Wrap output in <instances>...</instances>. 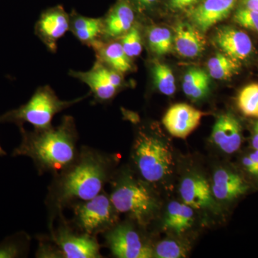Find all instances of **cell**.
Segmentation results:
<instances>
[{
    "instance_id": "7a4b0ae2",
    "label": "cell",
    "mask_w": 258,
    "mask_h": 258,
    "mask_svg": "<svg viewBox=\"0 0 258 258\" xmlns=\"http://www.w3.org/2000/svg\"><path fill=\"white\" fill-rule=\"evenodd\" d=\"M111 164L98 151L83 147L74 164L57 174L51 188L52 203L57 208L74 201H87L101 194L109 179Z\"/></svg>"
},
{
    "instance_id": "f546056e",
    "label": "cell",
    "mask_w": 258,
    "mask_h": 258,
    "mask_svg": "<svg viewBox=\"0 0 258 258\" xmlns=\"http://www.w3.org/2000/svg\"><path fill=\"white\" fill-rule=\"evenodd\" d=\"M21 254V249L16 242L10 241L0 244V258L19 257Z\"/></svg>"
},
{
    "instance_id": "cb8c5ba5",
    "label": "cell",
    "mask_w": 258,
    "mask_h": 258,
    "mask_svg": "<svg viewBox=\"0 0 258 258\" xmlns=\"http://www.w3.org/2000/svg\"><path fill=\"white\" fill-rule=\"evenodd\" d=\"M149 47L157 55L169 53L172 48L173 37L170 30L160 27H153L148 32Z\"/></svg>"
},
{
    "instance_id": "8992f818",
    "label": "cell",
    "mask_w": 258,
    "mask_h": 258,
    "mask_svg": "<svg viewBox=\"0 0 258 258\" xmlns=\"http://www.w3.org/2000/svg\"><path fill=\"white\" fill-rule=\"evenodd\" d=\"M75 221L84 233L95 237L117 225L118 211L110 197L99 194L91 200L79 202L75 205Z\"/></svg>"
},
{
    "instance_id": "836d02e7",
    "label": "cell",
    "mask_w": 258,
    "mask_h": 258,
    "mask_svg": "<svg viewBox=\"0 0 258 258\" xmlns=\"http://www.w3.org/2000/svg\"><path fill=\"white\" fill-rule=\"evenodd\" d=\"M243 8L258 13V0H243Z\"/></svg>"
},
{
    "instance_id": "d6986e66",
    "label": "cell",
    "mask_w": 258,
    "mask_h": 258,
    "mask_svg": "<svg viewBox=\"0 0 258 258\" xmlns=\"http://www.w3.org/2000/svg\"><path fill=\"white\" fill-rule=\"evenodd\" d=\"M97 60L119 74H125L132 70V62L125 53L120 42H108L99 40L92 47Z\"/></svg>"
},
{
    "instance_id": "277c9868",
    "label": "cell",
    "mask_w": 258,
    "mask_h": 258,
    "mask_svg": "<svg viewBox=\"0 0 258 258\" xmlns=\"http://www.w3.org/2000/svg\"><path fill=\"white\" fill-rule=\"evenodd\" d=\"M87 97L84 96L72 101H62L50 86H42L37 88L28 103L0 115V123H13L21 127L24 123H28L35 129L50 128L55 114Z\"/></svg>"
},
{
    "instance_id": "30bf717a",
    "label": "cell",
    "mask_w": 258,
    "mask_h": 258,
    "mask_svg": "<svg viewBox=\"0 0 258 258\" xmlns=\"http://www.w3.org/2000/svg\"><path fill=\"white\" fill-rule=\"evenodd\" d=\"M53 240L62 257L66 258H99L100 245L95 237L83 233L76 235L67 227L61 226L53 234Z\"/></svg>"
},
{
    "instance_id": "d590c367",
    "label": "cell",
    "mask_w": 258,
    "mask_h": 258,
    "mask_svg": "<svg viewBox=\"0 0 258 258\" xmlns=\"http://www.w3.org/2000/svg\"><path fill=\"white\" fill-rule=\"evenodd\" d=\"M249 157L253 161L254 165H255L256 169L257 172V179H258V150L254 149L253 152L249 154Z\"/></svg>"
},
{
    "instance_id": "5bb4252c",
    "label": "cell",
    "mask_w": 258,
    "mask_h": 258,
    "mask_svg": "<svg viewBox=\"0 0 258 258\" xmlns=\"http://www.w3.org/2000/svg\"><path fill=\"white\" fill-rule=\"evenodd\" d=\"M236 3L237 0H205L191 9L190 19L200 31H208L229 16Z\"/></svg>"
},
{
    "instance_id": "4fadbf2b",
    "label": "cell",
    "mask_w": 258,
    "mask_h": 258,
    "mask_svg": "<svg viewBox=\"0 0 258 258\" xmlns=\"http://www.w3.org/2000/svg\"><path fill=\"white\" fill-rule=\"evenodd\" d=\"M179 193L183 203L194 210H214L216 207L211 186L200 174H192L181 180Z\"/></svg>"
},
{
    "instance_id": "44dd1931",
    "label": "cell",
    "mask_w": 258,
    "mask_h": 258,
    "mask_svg": "<svg viewBox=\"0 0 258 258\" xmlns=\"http://www.w3.org/2000/svg\"><path fill=\"white\" fill-rule=\"evenodd\" d=\"M194 222V209L184 203L174 201L168 205L162 227L166 232L180 235L189 230Z\"/></svg>"
},
{
    "instance_id": "603a6c76",
    "label": "cell",
    "mask_w": 258,
    "mask_h": 258,
    "mask_svg": "<svg viewBox=\"0 0 258 258\" xmlns=\"http://www.w3.org/2000/svg\"><path fill=\"white\" fill-rule=\"evenodd\" d=\"M208 72L210 77L216 80H227L238 74L240 62L225 54L218 53L209 60Z\"/></svg>"
},
{
    "instance_id": "f1b7e54d",
    "label": "cell",
    "mask_w": 258,
    "mask_h": 258,
    "mask_svg": "<svg viewBox=\"0 0 258 258\" xmlns=\"http://www.w3.org/2000/svg\"><path fill=\"white\" fill-rule=\"evenodd\" d=\"M234 21L246 29L258 32V13L242 8L234 15Z\"/></svg>"
},
{
    "instance_id": "5b68a950",
    "label": "cell",
    "mask_w": 258,
    "mask_h": 258,
    "mask_svg": "<svg viewBox=\"0 0 258 258\" xmlns=\"http://www.w3.org/2000/svg\"><path fill=\"white\" fill-rule=\"evenodd\" d=\"M132 157L139 174L147 182H160L172 174V151L155 136L140 132L134 142Z\"/></svg>"
},
{
    "instance_id": "ffe728a7",
    "label": "cell",
    "mask_w": 258,
    "mask_h": 258,
    "mask_svg": "<svg viewBox=\"0 0 258 258\" xmlns=\"http://www.w3.org/2000/svg\"><path fill=\"white\" fill-rule=\"evenodd\" d=\"M71 17L70 31L80 42L92 47L101 40L103 30V18H88L73 11Z\"/></svg>"
},
{
    "instance_id": "8d00e7d4",
    "label": "cell",
    "mask_w": 258,
    "mask_h": 258,
    "mask_svg": "<svg viewBox=\"0 0 258 258\" xmlns=\"http://www.w3.org/2000/svg\"><path fill=\"white\" fill-rule=\"evenodd\" d=\"M5 155H6V152H5L4 150H3V148H2L1 146H0V156Z\"/></svg>"
},
{
    "instance_id": "83f0119b",
    "label": "cell",
    "mask_w": 258,
    "mask_h": 258,
    "mask_svg": "<svg viewBox=\"0 0 258 258\" xmlns=\"http://www.w3.org/2000/svg\"><path fill=\"white\" fill-rule=\"evenodd\" d=\"M120 38V43L130 58L140 55L142 52V38L137 24H134V26Z\"/></svg>"
},
{
    "instance_id": "1f68e13d",
    "label": "cell",
    "mask_w": 258,
    "mask_h": 258,
    "mask_svg": "<svg viewBox=\"0 0 258 258\" xmlns=\"http://www.w3.org/2000/svg\"><path fill=\"white\" fill-rule=\"evenodd\" d=\"M134 8L139 11L144 12L149 10L157 4L158 0H130Z\"/></svg>"
},
{
    "instance_id": "e0dca14e",
    "label": "cell",
    "mask_w": 258,
    "mask_h": 258,
    "mask_svg": "<svg viewBox=\"0 0 258 258\" xmlns=\"http://www.w3.org/2000/svg\"><path fill=\"white\" fill-rule=\"evenodd\" d=\"M215 42L225 55L237 62L248 58L252 54V40L245 32L231 27L219 29Z\"/></svg>"
},
{
    "instance_id": "e575fe53",
    "label": "cell",
    "mask_w": 258,
    "mask_h": 258,
    "mask_svg": "<svg viewBox=\"0 0 258 258\" xmlns=\"http://www.w3.org/2000/svg\"><path fill=\"white\" fill-rule=\"evenodd\" d=\"M251 145L252 149L258 150V121L254 127L253 133L251 139Z\"/></svg>"
},
{
    "instance_id": "7c38bea8",
    "label": "cell",
    "mask_w": 258,
    "mask_h": 258,
    "mask_svg": "<svg viewBox=\"0 0 258 258\" xmlns=\"http://www.w3.org/2000/svg\"><path fill=\"white\" fill-rule=\"evenodd\" d=\"M211 139L222 152L231 154L237 152L243 139L240 121L232 113L220 115L212 128Z\"/></svg>"
},
{
    "instance_id": "9a60e30c",
    "label": "cell",
    "mask_w": 258,
    "mask_h": 258,
    "mask_svg": "<svg viewBox=\"0 0 258 258\" xmlns=\"http://www.w3.org/2000/svg\"><path fill=\"white\" fill-rule=\"evenodd\" d=\"M135 8L130 0H118L103 18L101 40L120 38L135 24Z\"/></svg>"
},
{
    "instance_id": "52a82bcc",
    "label": "cell",
    "mask_w": 258,
    "mask_h": 258,
    "mask_svg": "<svg viewBox=\"0 0 258 258\" xmlns=\"http://www.w3.org/2000/svg\"><path fill=\"white\" fill-rule=\"evenodd\" d=\"M106 232L107 244L115 257H154L153 248L144 242L137 231L128 224L115 225Z\"/></svg>"
},
{
    "instance_id": "484cf974",
    "label": "cell",
    "mask_w": 258,
    "mask_h": 258,
    "mask_svg": "<svg viewBox=\"0 0 258 258\" xmlns=\"http://www.w3.org/2000/svg\"><path fill=\"white\" fill-rule=\"evenodd\" d=\"M152 72L158 90L166 96H172L176 91V83L170 68L165 64L155 62Z\"/></svg>"
},
{
    "instance_id": "6da1fadb",
    "label": "cell",
    "mask_w": 258,
    "mask_h": 258,
    "mask_svg": "<svg viewBox=\"0 0 258 258\" xmlns=\"http://www.w3.org/2000/svg\"><path fill=\"white\" fill-rule=\"evenodd\" d=\"M22 142L13 157L31 158L39 172L57 174L71 167L77 159L78 133L74 118L64 115L60 124L28 132L20 127Z\"/></svg>"
},
{
    "instance_id": "ba28073f",
    "label": "cell",
    "mask_w": 258,
    "mask_h": 258,
    "mask_svg": "<svg viewBox=\"0 0 258 258\" xmlns=\"http://www.w3.org/2000/svg\"><path fill=\"white\" fill-rule=\"evenodd\" d=\"M70 76L86 83L98 101L111 100L123 83L119 73L97 60L89 71L86 72L71 71Z\"/></svg>"
},
{
    "instance_id": "2e32d148",
    "label": "cell",
    "mask_w": 258,
    "mask_h": 258,
    "mask_svg": "<svg viewBox=\"0 0 258 258\" xmlns=\"http://www.w3.org/2000/svg\"><path fill=\"white\" fill-rule=\"evenodd\" d=\"M215 199L222 202H231L245 195L249 185L245 179L230 169H217L212 179L211 186Z\"/></svg>"
},
{
    "instance_id": "ac0fdd59",
    "label": "cell",
    "mask_w": 258,
    "mask_h": 258,
    "mask_svg": "<svg viewBox=\"0 0 258 258\" xmlns=\"http://www.w3.org/2000/svg\"><path fill=\"white\" fill-rule=\"evenodd\" d=\"M173 41L176 52L185 57H198L206 46V40L200 30L187 23L176 25Z\"/></svg>"
},
{
    "instance_id": "9c48e42d",
    "label": "cell",
    "mask_w": 258,
    "mask_h": 258,
    "mask_svg": "<svg viewBox=\"0 0 258 258\" xmlns=\"http://www.w3.org/2000/svg\"><path fill=\"white\" fill-rule=\"evenodd\" d=\"M71 17L63 7L57 5L44 11L35 27V34L52 52L57 50V41L70 30Z\"/></svg>"
},
{
    "instance_id": "7402d4cb",
    "label": "cell",
    "mask_w": 258,
    "mask_h": 258,
    "mask_svg": "<svg viewBox=\"0 0 258 258\" xmlns=\"http://www.w3.org/2000/svg\"><path fill=\"white\" fill-rule=\"evenodd\" d=\"M210 75L203 69H189L183 79V91L193 101H200L206 98L210 90Z\"/></svg>"
},
{
    "instance_id": "d6a6232c",
    "label": "cell",
    "mask_w": 258,
    "mask_h": 258,
    "mask_svg": "<svg viewBox=\"0 0 258 258\" xmlns=\"http://www.w3.org/2000/svg\"><path fill=\"white\" fill-rule=\"evenodd\" d=\"M242 165H243L244 169H245L249 174L254 176V177L257 178V172L255 165H254L253 161H252L249 156L243 158V159H242Z\"/></svg>"
},
{
    "instance_id": "8fae6325",
    "label": "cell",
    "mask_w": 258,
    "mask_h": 258,
    "mask_svg": "<svg viewBox=\"0 0 258 258\" xmlns=\"http://www.w3.org/2000/svg\"><path fill=\"white\" fill-rule=\"evenodd\" d=\"M205 115L206 113L186 103H177L166 111L163 123L173 137L186 139L198 128Z\"/></svg>"
},
{
    "instance_id": "3957f363",
    "label": "cell",
    "mask_w": 258,
    "mask_h": 258,
    "mask_svg": "<svg viewBox=\"0 0 258 258\" xmlns=\"http://www.w3.org/2000/svg\"><path fill=\"white\" fill-rule=\"evenodd\" d=\"M118 213L125 214L140 225H149L159 212V200L144 181L123 174L115 181L111 196Z\"/></svg>"
},
{
    "instance_id": "4dcf8cb0",
    "label": "cell",
    "mask_w": 258,
    "mask_h": 258,
    "mask_svg": "<svg viewBox=\"0 0 258 258\" xmlns=\"http://www.w3.org/2000/svg\"><path fill=\"white\" fill-rule=\"evenodd\" d=\"M200 0H170L171 8L174 10H182L191 8Z\"/></svg>"
},
{
    "instance_id": "d4e9b609",
    "label": "cell",
    "mask_w": 258,
    "mask_h": 258,
    "mask_svg": "<svg viewBox=\"0 0 258 258\" xmlns=\"http://www.w3.org/2000/svg\"><path fill=\"white\" fill-rule=\"evenodd\" d=\"M237 106L245 116L258 118V83H251L241 90Z\"/></svg>"
},
{
    "instance_id": "4316f807",
    "label": "cell",
    "mask_w": 258,
    "mask_h": 258,
    "mask_svg": "<svg viewBox=\"0 0 258 258\" xmlns=\"http://www.w3.org/2000/svg\"><path fill=\"white\" fill-rule=\"evenodd\" d=\"M189 247L184 242L174 239H166L156 244L153 249L154 257L181 258L186 257Z\"/></svg>"
}]
</instances>
